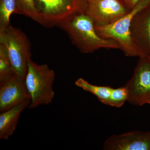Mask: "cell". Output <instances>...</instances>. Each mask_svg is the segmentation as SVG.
<instances>
[{
	"instance_id": "obj_7",
	"label": "cell",
	"mask_w": 150,
	"mask_h": 150,
	"mask_svg": "<svg viewBox=\"0 0 150 150\" xmlns=\"http://www.w3.org/2000/svg\"><path fill=\"white\" fill-rule=\"evenodd\" d=\"M133 76L125 85L130 104L142 106L150 97V59L139 57Z\"/></svg>"
},
{
	"instance_id": "obj_13",
	"label": "cell",
	"mask_w": 150,
	"mask_h": 150,
	"mask_svg": "<svg viewBox=\"0 0 150 150\" xmlns=\"http://www.w3.org/2000/svg\"><path fill=\"white\" fill-rule=\"evenodd\" d=\"M19 14L17 0H0V29L11 25L10 17Z\"/></svg>"
},
{
	"instance_id": "obj_12",
	"label": "cell",
	"mask_w": 150,
	"mask_h": 150,
	"mask_svg": "<svg viewBox=\"0 0 150 150\" xmlns=\"http://www.w3.org/2000/svg\"><path fill=\"white\" fill-rule=\"evenodd\" d=\"M75 85L85 91L90 93L98 99L100 102L108 105L112 88L108 86H98L89 83L82 78L75 81Z\"/></svg>"
},
{
	"instance_id": "obj_16",
	"label": "cell",
	"mask_w": 150,
	"mask_h": 150,
	"mask_svg": "<svg viewBox=\"0 0 150 150\" xmlns=\"http://www.w3.org/2000/svg\"><path fill=\"white\" fill-rule=\"evenodd\" d=\"M128 93L125 86L117 88H112L108 105L120 108L128 101Z\"/></svg>"
},
{
	"instance_id": "obj_9",
	"label": "cell",
	"mask_w": 150,
	"mask_h": 150,
	"mask_svg": "<svg viewBox=\"0 0 150 150\" xmlns=\"http://www.w3.org/2000/svg\"><path fill=\"white\" fill-rule=\"evenodd\" d=\"M131 33L141 57L150 58V5L135 15L131 23Z\"/></svg>"
},
{
	"instance_id": "obj_8",
	"label": "cell",
	"mask_w": 150,
	"mask_h": 150,
	"mask_svg": "<svg viewBox=\"0 0 150 150\" xmlns=\"http://www.w3.org/2000/svg\"><path fill=\"white\" fill-rule=\"evenodd\" d=\"M30 100L25 80L14 74L0 81V112Z\"/></svg>"
},
{
	"instance_id": "obj_11",
	"label": "cell",
	"mask_w": 150,
	"mask_h": 150,
	"mask_svg": "<svg viewBox=\"0 0 150 150\" xmlns=\"http://www.w3.org/2000/svg\"><path fill=\"white\" fill-rule=\"evenodd\" d=\"M30 100H26L11 109L1 112L0 139L7 140L16 129L22 112L29 107Z\"/></svg>"
},
{
	"instance_id": "obj_20",
	"label": "cell",
	"mask_w": 150,
	"mask_h": 150,
	"mask_svg": "<svg viewBox=\"0 0 150 150\" xmlns=\"http://www.w3.org/2000/svg\"></svg>"
},
{
	"instance_id": "obj_5",
	"label": "cell",
	"mask_w": 150,
	"mask_h": 150,
	"mask_svg": "<svg viewBox=\"0 0 150 150\" xmlns=\"http://www.w3.org/2000/svg\"><path fill=\"white\" fill-rule=\"evenodd\" d=\"M40 24L46 27L58 25L78 14L86 13L88 0H34Z\"/></svg>"
},
{
	"instance_id": "obj_3",
	"label": "cell",
	"mask_w": 150,
	"mask_h": 150,
	"mask_svg": "<svg viewBox=\"0 0 150 150\" xmlns=\"http://www.w3.org/2000/svg\"><path fill=\"white\" fill-rule=\"evenodd\" d=\"M150 5V0H140L129 13L117 21L104 26H95L96 32L100 37L116 41L125 56L141 57V54L131 39V23L138 12Z\"/></svg>"
},
{
	"instance_id": "obj_18",
	"label": "cell",
	"mask_w": 150,
	"mask_h": 150,
	"mask_svg": "<svg viewBox=\"0 0 150 150\" xmlns=\"http://www.w3.org/2000/svg\"><path fill=\"white\" fill-rule=\"evenodd\" d=\"M146 104L150 105V97L145 101V104Z\"/></svg>"
},
{
	"instance_id": "obj_6",
	"label": "cell",
	"mask_w": 150,
	"mask_h": 150,
	"mask_svg": "<svg viewBox=\"0 0 150 150\" xmlns=\"http://www.w3.org/2000/svg\"><path fill=\"white\" fill-rule=\"evenodd\" d=\"M130 11L123 0H88L86 13L95 26H102L115 22Z\"/></svg>"
},
{
	"instance_id": "obj_15",
	"label": "cell",
	"mask_w": 150,
	"mask_h": 150,
	"mask_svg": "<svg viewBox=\"0 0 150 150\" xmlns=\"http://www.w3.org/2000/svg\"><path fill=\"white\" fill-rule=\"evenodd\" d=\"M15 74L5 49L0 45V81Z\"/></svg>"
},
{
	"instance_id": "obj_4",
	"label": "cell",
	"mask_w": 150,
	"mask_h": 150,
	"mask_svg": "<svg viewBox=\"0 0 150 150\" xmlns=\"http://www.w3.org/2000/svg\"><path fill=\"white\" fill-rule=\"evenodd\" d=\"M0 45L5 49L14 72L24 79L28 63L31 59L30 44L24 33L9 25L0 29Z\"/></svg>"
},
{
	"instance_id": "obj_19",
	"label": "cell",
	"mask_w": 150,
	"mask_h": 150,
	"mask_svg": "<svg viewBox=\"0 0 150 150\" xmlns=\"http://www.w3.org/2000/svg\"><path fill=\"white\" fill-rule=\"evenodd\" d=\"M123 1H124L127 4V5H128V7H129V4L130 0H123Z\"/></svg>"
},
{
	"instance_id": "obj_2",
	"label": "cell",
	"mask_w": 150,
	"mask_h": 150,
	"mask_svg": "<svg viewBox=\"0 0 150 150\" xmlns=\"http://www.w3.org/2000/svg\"><path fill=\"white\" fill-rule=\"evenodd\" d=\"M55 78L54 70L48 65L38 64L30 59L24 79L30 98L28 108L33 109L52 102L55 96L53 88Z\"/></svg>"
},
{
	"instance_id": "obj_14",
	"label": "cell",
	"mask_w": 150,
	"mask_h": 150,
	"mask_svg": "<svg viewBox=\"0 0 150 150\" xmlns=\"http://www.w3.org/2000/svg\"><path fill=\"white\" fill-rule=\"evenodd\" d=\"M19 14L23 15L39 24L40 18L35 6L34 0H17Z\"/></svg>"
},
{
	"instance_id": "obj_10",
	"label": "cell",
	"mask_w": 150,
	"mask_h": 150,
	"mask_svg": "<svg viewBox=\"0 0 150 150\" xmlns=\"http://www.w3.org/2000/svg\"><path fill=\"white\" fill-rule=\"evenodd\" d=\"M105 150H150V131H135L112 135L103 144Z\"/></svg>"
},
{
	"instance_id": "obj_17",
	"label": "cell",
	"mask_w": 150,
	"mask_h": 150,
	"mask_svg": "<svg viewBox=\"0 0 150 150\" xmlns=\"http://www.w3.org/2000/svg\"><path fill=\"white\" fill-rule=\"evenodd\" d=\"M140 0H130L129 4V8L130 10L132 9Z\"/></svg>"
},
{
	"instance_id": "obj_1",
	"label": "cell",
	"mask_w": 150,
	"mask_h": 150,
	"mask_svg": "<svg viewBox=\"0 0 150 150\" xmlns=\"http://www.w3.org/2000/svg\"><path fill=\"white\" fill-rule=\"evenodd\" d=\"M58 26L67 33L73 44L82 53L90 54L103 48L120 49L116 41L98 35L93 20L86 13L71 17Z\"/></svg>"
}]
</instances>
